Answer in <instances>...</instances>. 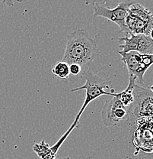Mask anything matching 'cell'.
<instances>
[{"label": "cell", "instance_id": "cell-10", "mask_svg": "<svg viewBox=\"0 0 153 159\" xmlns=\"http://www.w3.org/2000/svg\"><path fill=\"white\" fill-rule=\"evenodd\" d=\"M129 14L143 21H153L152 13L139 3L134 2L130 6Z\"/></svg>", "mask_w": 153, "mask_h": 159}, {"label": "cell", "instance_id": "cell-16", "mask_svg": "<svg viewBox=\"0 0 153 159\" xmlns=\"http://www.w3.org/2000/svg\"><path fill=\"white\" fill-rule=\"evenodd\" d=\"M150 90H151V91H152V92L153 93V85L152 86V87H150Z\"/></svg>", "mask_w": 153, "mask_h": 159}, {"label": "cell", "instance_id": "cell-9", "mask_svg": "<svg viewBox=\"0 0 153 159\" xmlns=\"http://www.w3.org/2000/svg\"><path fill=\"white\" fill-rule=\"evenodd\" d=\"M129 84L127 87L121 93H116L115 97L118 98L120 101L123 103L125 107H129L133 103L134 100L133 97V91H134L135 87H136V78L133 76H129Z\"/></svg>", "mask_w": 153, "mask_h": 159}, {"label": "cell", "instance_id": "cell-11", "mask_svg": "<svg viewBox=\"0 0 153 159\" xmlns=\"http://www.w3.org/2000/svg\"><path fill=\"white\" fill-rule=\"evenodd\" d=\"M33 149L41 159H56L57 155L53 153L50 145L44 140L41 141L40 143H36L33 146Z\"/></svg>", "mask_w": 153, "mask_h": 159}, {"label": "cell", "instance_id": "cell-1", "mask_svg": "<svg viewBox=\"0 0 153 159\" xmlns=\"http://www.w3.org/2000/svg\"><path fill=\"white\" fill-rule=\"evenodd\" d=\"M98 54V43L84 29H78L67 35L63 62L79 64L82 70L93 64Z\"/></svg>", "mask_w": 153, "mask_h": 159}, {"label": "cell", "instance_id": "cell-7", "mask_svg": "<svg viewBox=\"0 0 153 159\" xmlns=\"http://www.w3.org/2000/svg\"><path fill=\"white\" fill-rule=\"evenodd\" d=\"M126 25L129 34H145L149 35V32L153 29V21H143L128 14L126 19Z\"/></svg>", "mask_w": 153, "mask_h": 159}, {"label": "cell", "instance_id": "cell-2", "mask_svg": "<svg viewBox=\"0 0 153 159\" xmlns=\"http://www.w3.org/2000/svg\"><path fill=\"white\" fill-rule=\"evenodd\" d=\"M82 77L84 79H85V84L81 87H76V88L72 89L71 92H77V91L82 90L85 89V98L84 100L83 104H82L81 109L77 113L76 116H75V120L72 122V124L70 125L68 130L60 137L57 142V145L58 146H61L65 142L66 139L68 138L69 135H70L71 132L74 129L79 126V119L81 117L82 114L85 111V109L87 108L88 104L92 102L93 100L98 98L101 96L107 95V96H112L113 97L115 93H111L110 92H106L104 90L105 89H109L110 86L109 84H107L106 80L103 78V77H100L98 74V70L95 68V65L91 64V65L88 66V67H85V68L82 70Z\"/></svg>", "mask_w": 153, "mask_h": 159}, {"label": "cell", "instance_id": "cell-4", "mask_svg": "<svg viewBox=\"0 0 153 159\" xmlns=\"http://www.w3.org/2000/svg\"><path fill=\"white\" fill-rule=\"evenodd\" d=\"M132 1H121L118 3L114 9H110L99 2H92L94 13L93 17H102L107 19L109 21L119 26L121 31L129 34L127 27L126 25V19L129 14L130 6L133 4Z\"/></svg>", "mask_w": 153, "mask_h": 159}, {"label": "cell", "instance_id": "cell-3", "mask_svg": "<svg viewBox=\"0 0 153 159\" xmlns=\"http://www.w3.org/2000/svg\"><path fill=\"white\" fill-rule=\"evenodd\" d=\"M133 103L127 107V119L130 124H135L142 119H153V93L136 84L133 91Z\"/></svg>", "mask_w": 153, "mask_h": 159}, {"label": "cell", "instance_id": "cell-13", "mask_svg": "<svg viewBox=\"0 0 153 159\" xmlns=\"http://www.w3.org/2000/svg\"><path fill=\"white\" fill-rule=\"evenodd\" d=\"M70 74L73 76H78L82 73V67L79 64H72L70 65Z\"/></svg>", "mask_w": 153, "mask_h": 159}, {"label": "cell", "instance_id": "cell-8", "mask_svg": "<svg viewBox=\"0 0 153 159\" xmlns=\"http://www.w3.org/2000/svg\"><path fill=\"white\" fill-rule=\"evenodd\" d=\"M117 53L121 56V60L126 66L129 76H134L140 66L142 59V54L136 51H130L128 53H123L117 51Z\"/></svg>", "mask_w": 153, "mask_h": 159}, {"label": "cell", "instance_id": "cell-12", "mask_svg": "<svg viewBox=\"0 0 153 159\" xmlns=\"http://www.w3.org/2000/svg\"><path fill=\"white\" fill-rule=\"evenodd\" d=\"M52 73L58 78L63 80L68 79L70 75V65L63 61H60L53 67Z\"/></svg>", "mask_w": 153, "mask_h": 159}, {"label": "cell", "instance_id": "cell-5", "mask_svg": "<svg viewBox=\"0 0 153 159\" xmlns=\"http://www.w3.org/2000/svg\"><path fill=\"white\" fill-rule=\"evenodd\" d=\"M118 41L123 42L119 46L120 51L123 53L136 51L141 54H153V40L149 36L126 34L119 38Z\"/></svg>", "mask_w": 153, "mask_h": 159}, {"label": "cell", "instance_id": "cell-14", "mask_svg": "<svg viewBox=\"0 0 153 159\" xmlns=\"http://www.w3.org/2000/svg\"><path fill=\"white\" fill-rule=\"evenodd\" d=\"M149 36L151 38V39L153 40V29L151 30L150 32H149Z\"/></svg>", "mask_w": 153, "mask_h": 159}, {"label": "cell", "instance_id": "cell-6", "mask_svg": "<svg viewBox=\"0 0 153 159\" xmlns=\"http://www.w3.org/2000/svg\"><path fill=\"white\" fill-rule=\"evenodd\" d=\"M101 119L105 126H115L121 121L127 119V108L113 96L112 99L106 101L104 105L101 110Z\"/></svg>", "mask_w": 153, "mask_h": 159}, {"label": "cell", "instance_id": "cell-15", "mask_svg": "<svg viewBox=\"0 0 153 159\" xmlns=\"http://www.w3.org/2000/svg\"><path fill=\"white\" fill-rule=\"evenodd\" d=\"M56 159H70V157H64V158H56Z\"/></svg>", "mask_w": 153, "mask_h": 159}]
</instances>
